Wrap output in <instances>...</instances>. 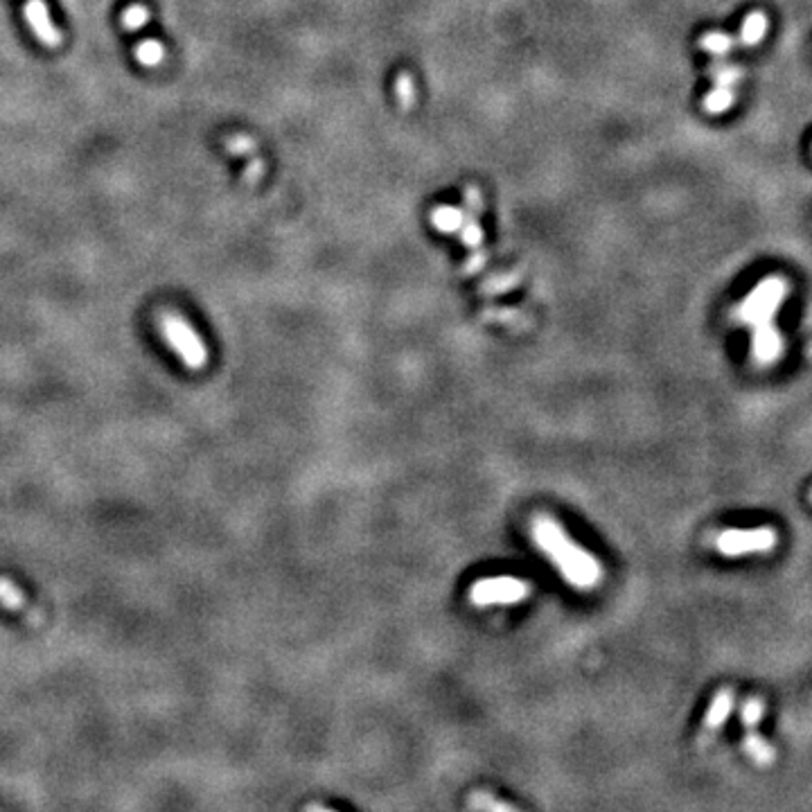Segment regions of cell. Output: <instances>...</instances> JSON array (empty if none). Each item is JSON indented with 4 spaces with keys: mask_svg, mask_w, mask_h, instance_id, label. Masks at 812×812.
<instances>
[{
    "mask_svg": "<svg viewBox=\"0 0 812 812\" xmlns=\"http://www.w3.org/2000/svg\"><path fill=\"white\" fill-rule=\"evenodd\" d=\"M395 89L399 91L398 95H399V99H402L404 106H411V104H414L415 93H414V82H411L409 75H399V79L395 82Z\"/></svg>",
    "mask_w": 812,
    "mask_h": 812,
    "instance_id": "19",
    "label": "cell"
},
{
    "mask_svg": "<svg viewBox=\"0 0 812 812\" xmlns=\"http://www.w3.org/2000/svg\"><path fill=\"white\" fill-rule=\"evenodd\" d=\"M709 73H711V77H713L715 86H731V89H734L740 79H743V68H740V66L727 64V61H722V59L715 61V64H711Z\"/></svg>",
    "mask_w": 812,
    "mask_h": 812,
    "instance_id": "14",
    "label": "cell"
},
{
    "mask_svg": "<svg viewBox=\"0 0 812 812\" xmlns=\"http://www.w3.org/2000/svg\"><path fill=\"white\" fill-rule=\"evenodd\" d=\"M226 149L231 154H235V156H244L248 161L247 174H244V177H247V183L260 181L262 174H264V162L256 156V152H257L256 140L248 138V136H244V133H237V136L226 138Z\"/></svg>",
    "mask_w": 812,
    "mask_h": 812,
    "instance_id": "7",
    "label": "cell"
},
{
    "mask_svg": "<svg viewBox=\"0 0 812 812\" xmlns=\"http://www.w3.org/2000/svg\"><path fill=\"white\" fill-rule=\"evenodd\" d=\"M149 23V10L145 5H131L122 12V28L127 32H138L143 30L145 25Z\"/></svg>",
    "mask_w": 812,
    "mask_h": 812,
    "instance_id": "17",
    "label": "cell"
},
{
    "mask_svg": "<svg viewBox=\"0 0 812 812\" xmlns=\"http://www.w3.org/2000/svg\"><path fill=\"white\" fill-rule=\"evenodd\" d=\"M713 547L722 556L738 557L749 553H768L777 547V532L772 528H753V531H724L715 535Z\"/></svg>",
    "mask_w": 812,
    "mask_h": 812,
    "instance_id": "5",
    "label": "cell"
},
{
    "mask_svg": "<svg viewBox=\"0 0 812 812\" xmlns=\"http://www.w3.org/2000/svg\"><path fill=\"white\" fill-rule=\"evenodd\" d=\"M761 715H763V702H761V699H756V698L747 699V704L743 706L745 724H747L749 729H753L758 724V720H761Z\"/></svg>",
    "mask_w": 812,
    "mask_h": 812,
    "instance_id": "18",
    "label": "cell"
},
{
    "mask_svg": "<svg viewBox=\"0 0 812 812\" xmlns=\"http://www.w3.org/2000/svg\"><path fill=\"white\" fill-rule=\"evenodd\" d=\"M136 59H138L140 66L145 68H156L165 61V45L156 39H147L143 43H138L136 48Z\"/></svg>",
    "mask_w": 812,
    "mask_h": 812,
    "instance_id": "10",
    "label": "cell"
},
{
    "mask_svg": "<svg viewBox=\"0 0 812 812\" xmlns=\"http://www.w3.org/2000/svg\"><path fill=\"white\" fill-rule=\"evenodd\" d=\"M532 594V582L519 576H490L478 578L469 587V603L474 607H494V605H519L528 601Z\"/></svg>",
    "mask_w": 812,
    "mask_h": 812,
    "instance_id": "3",
    "label": "cell"
},
{
    "mask_svg": "<svg viewBox=\"0 0 812 812\" xmlns=\"http://www.w3.org/2000/svg\"><path fill=\"white\" fill-rule=\"evenodd\" d=\"M463 241L468 244L469 248H474V247H478V244H481V228H478L477 222H474V215H469L468 222H465Z\"/></svg>",
    "mask_w": 812,
    "mask_h": 812,
    "instance_id": "21",
    "label": "cell"
},
{
    "mask_svg": "<svg viewBox=\"0 0 812 812\" xmlns=\"http://www.w3.org/2000/svg\"><path fill=\"white\" fill-rule=\"evenodd\" d=\"M465 203H468L469 215L477 217L478 212H481L483 201H481V193H478L477 187H468V190H465Z\"/></svg>",
    "mask_w": 812,
    "mask_h": 812,
    "instance_id": "22",
    "label": "cell"
},
{
    "mask_svg": "<svg viewBox=\"0 0 812 812\" xmlns=\"http://www.w3.org/2000/svg\"><path fill=\"white\" fill-rule=\"evenodd\" d=\"M469 806L472 808H481V810H485V808H497V810H510V803H503V801H494V799H490L487 797L485 792H477L474 794L472 799H469Z\"/></svg>",
    "mask_w": 812,
    "mask_h": 812,
    "instance_id": "20",
    "label": "cell"
},
{
    "mask_svg": "<svg viewBox=\"0 0 812 812\" xmlns=\"http://www.w3.org/2000/svg\"><path fill=\"white\" fill-rule=\"evenodd\" d=\"M0 605L7 610H20L25 607V595L10 578H0Z\"/></svg>",
    "mask_w": 812,
    "mask_h": 812,
    "instance_id": "16",
    "label": "cell"
},
{
    "mask_svg": "<svg viewBox=\"0 0 812 812\" xmlns=\"http://www.w3.org/2000/svg\"><path fill=\"white\" fill-rule=\"evenodd\" d=\"M734 99H736V91L731 89V86H715V89L706 95V99H704V108L713 115L724 114V111L731 108Z\"/></svg>",
    "mask_w": 812,
    "mask_h": 812,
    "instance_id": "11",
    "label": "cell"
},
{
    "mask_svg": "<svg viewBox=\"0 0 812 812\" xmlns=\"http://www.w3.org/2000/svg\"><path fill=\"white\" fill-rule=\"evenodd\" d=\"M431 222H433V226L438 228V231L452 233V231H458V228L463 226L465 215L461 210H458V208L440 206L438 210H436L431 215Z\"/></svg>",
    "mask_w": 812,
    "mask_h": 812,
    "instance_id": "12",
    "label": "cell"
},
{
    "mask_svg": "<svg viewBox=\"0 0 812 812\" xmlns=\"http://www.w3.org/2000/svg\"><path fill=\"white\" fill-rule=\"evenodd\" d=\"M162 332L168 336L172 350L181 357L185 368L201 370L208 364V348L201 336L193 330V325L178 314H165L161 320Z\"/></svg>",
    "mask_w": 812,
    "mask_h": 812,
    "instance_id": "4",
    "label": "cell"
},
{
    "mask_svg": "<svg viewBox=\"0 0 812 812\" xmlns=\"http://www.w3.org/2000/svg\"><path fill=\"white\" fill-rule=\"evenodd\" d=\"M734 45L736 41L729 35H722V32H709V35H704L702 39H699V48L711 52L713 57H718V59H724V57L731 52Z\"/></svg>",
    "mask_w": 812,
    "mask_h": 812,
    "instance_id": "13",
    "label": "cell"
},
{
    "mask_svg": "<svg viewBox=\"0 0 812 812\" xmlns=\"http://www.w3.org/2000/svg\"><path fill=\"white\" fill-rule=\"evenodd\" d=\"M768 16H765L763 12H752V14L745 19L743 30H740L738 35V43L745 45V48L758 45L765 39V35H768Z\"/></svg>",
    "mask_w": 812,
    "mask_h": 812,
    "instance_id": "9",
    "label": "cell"
},
{
    "mask_svg": "<svg viewBox=\"0 0 812 812\" xmlns=\"http://www.w3.org/2000/svg\"><path fill=\"white\" fill-rule=\"evenodd\" d=\"M790 285L785 278L769 276L763 282L753 287L752 294L740 303L734 310V319L740 323H747L753 332L772 327V320L777 316L778 307L785 301Z\"/></svg>",
    "mask_w": 812,
    "mask_h": 812,
    "instance_id": "2",
    "label": "cell"
},
{
    "mask_svg": "<svg viewBox=\"0 0 812 812\" xmlns=\"http://www.w3.org/2000/svg\"><path fill=\"white\" fill-rule=\"evenodd\" d=\"M531 535L535 547L551 560L566 585L580 591H594L605 580V569L601 560L582 548L569 532L548 515H535L531 524Z\"/></svg>",
    "mask_w": 812,
    "mask_h": 812,
    "instance_id": "1",
    "label": "cell"
},
{
    "mask_svg": "<svg viewBox=\"0 0 812 812\" xmlns=\"http://www.w3.org/2000/svg\"><path fill=\"white\" fill-rule=\"evenodd\" d=\"M810 497H812V494H810Z\"/></svg>",
    "mask_w": 812,
    "mask_h": 812,
    "instance_id": "24",
    "label": "cell"
},
{
    "mask_svg": "<svg viewBox=\"0 0 812 812\" xmlns=\"http://www.w3.org/2000/svg\"><path fill=\"white\" fill-rule=\"evenodd\" d=\"M745 752H747L758 765H769L774 761V749L769 747L763 738H758L756 734H752V731H749L747 740H745Z\"/></svg>",
    "mask_w": 812,
    "mask_h": 812,
    "instance_id": "15",
    "label": "cell"
},
{
    "mask_svg": "<svg viewBox=\"0 0 812 812\" xmlns=\"http://www.w3.org/2000/svg\"><path fill=\"white\" fill-rule=\"evenodd\" d=\"M731 709H734V690L731 689L718 690L713 698V702H711L709 711H706L704 727L709 729V731H718V729L727 722Z\"/></svg>",
    "mask_w": 812,
    "mask_h": 812,
    "instance_id": "8",
    "label": "cell"
},
{
    "mask_svg": "<svg viewBox=\"0 0 812 812\" xmlns=\"http://www.w3.org/2000/svg\"><path fill=\"white\" fill-rule=\"evenodd\" d=\"M25 20H28L30 30L35 32L36 41L41 45H45V48H59L64 36H61L57 25L50 19V12L43 0H28L25 3Z\"/></svg>",
    "mask_w": 812,
    "mask_h": 812,
    "instance_id": "6",
    "label": "cell"
},
{
    "mask_svg": "<svg viewBox=\"0 0 812 812\" xmlns=\"http://www.w3.org/2000/svg\"><path fill=\"white\" fill-rule=\"evenodd\" d=\"M810 355H812V348H810Z\"/></svg>",
    "mask_w": 812,
    "mask_h": 812,
    "instance_id": "23",
    "label": "cell"
}]
</instances>
